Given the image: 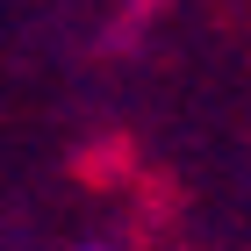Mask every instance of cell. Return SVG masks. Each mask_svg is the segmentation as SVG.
Here are the masks:
<instances>
[{"instance_id": "6da1fadb", "label": "cell", "mask_w": 251, "mask_h": 251, "mask_svg": "<svg viewBox=\"0 0 251 251\" xmlns=\"http://www.w3.org/2000/svg\"><path fill=\"white\" fill-rule=\"evenodd\" d=\"M79 251H115V244H79Z\"/></svg>"}]
</instances>
